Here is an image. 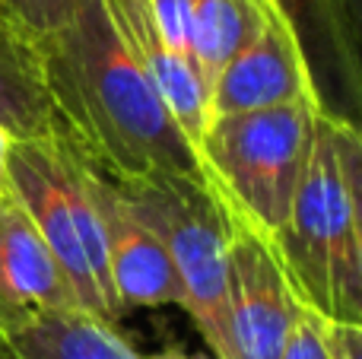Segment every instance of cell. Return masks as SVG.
<instances>
[{
	"mask_svg": "<svg viewBox=\"0 0 362 359\" xmlns=\"http://www.w3.org/2000/svg\"><path fill=\"white\" fill-rule=\"evenodd\" d=\"M54 121L115 184L146 175H200L175 121L144 67L118 38L102 0H86L76 19L38 48Z\"/></svg>",
	"mask_w": 362,
	"mask_h": 359,
	"instance_id": "6da1fadb",
	"label": "cell"
},
{
	"mask_svg": "<svg viewBox=\"0 0 362 359\" xmlns=\"http://www.w3.org/2000/svg\"><path fill=\"white\" fill-rule=\"evenodd\" d=\"M359 182V124L321 108L293 207L270 245L299 302L327 322L362 324Z\"/></svg>",
	"mask_w": 362,
	"mask_h": 359,
	"instance_id": "7a4b0ae2",
	"label": "cell"
},
{
	"mask_svg": "<svg viewBox=\"0 0 362 359\" xmlns=\"http://www.w3.org/2000/svg\"><path fill=\"white\" fill-rule=\"evenodd\" d=\"M95 178L99 172L57 124L45 137L13 140L10 146V197L48 242L76 305L118 324L124 312L108 277Z\"/></svg>",
	"mask_w": 362,
	"mask_h": 359,
	"instance_id": "3957f363",
	"label": "cell"
},
{
	"mask_svg": "<svg viewBox=\"0 0 362 359\" xmlns=\"http://www.w3.org/2000/svg\"><path fill=\"white\" fill-rule=\"evenodd\" d=\"M321 99L210 118L197 146L200 175L232 216L267 242L276 239L305 172Z\"/></svg>",
	"mask_w": 362,
	"mask_h": 359,
	"instance_id": "277c9868",
	"label": "cell"
},
{
	"mask_svg": "<svg viewBox=\"0 0 362 359\" xmlns=\"http://www.w3.org/2000/svg\"><path fill=\"white\" fill-rule=\"evenodd\" d=\"M134 213L153 229L181 286V309L219 359H232L226 293H229V210L204 175H146L118 184Z\"/></svg>",
	"mask_w": 362,
	"mask_h": 359,
	"instance_id": "5b68a950",
	"label": "cell"
},
{
	"mask_svg": "<svg viewBox=\"0 0 362 359\" xmlns=\"http://www.w3.org/2000/svg\"><path fill=\"white\" fill-rule=\"evenodd\" d=\"M229 226L226 318L232 359H280L299 315V296L293 293L274 245L238 216H232V210Z\"/></svg>",
	"mask_w": 362,
	"mask_h": 359,
	"instance_id": "8992f818",
	"label": "cell"
},
{
	"mask_svg": "<svg viewBox=\"0 0 362 359\" xmlns=\"http://www.w3.org/2000/svg\"><path fill=\"white\" fill-rule=\"evenodd\" d=\"M321 99L289 23L276 10L210 86V118ZM325 102V99H321Z\"/></svg>",
	"mask_w": 362,
	"mask_h": 359,
	"instance_id": "52a82bcc",
	"label": "cell"
},
{
	"mask_svg": "<svg viewBox=\"0 0 362 359\" xmlns=\"http://www.w3.org/2000/svg\"><path fill=\"white\" fill-rule=\"evenodd\" d=\"M95 204L105 239L108 277L121 312L131 315L137 309H169V305L181 309V286L163 242L134 213L118 184L108 182L102 172L95 178Z\"/></svg>",
	"mask_w": 362,
	"mask_h": 359,
	"instance_id": "ba28073f",
	"label": "cell"
},
{
	"mask_svg": "<svg viewBox=\"0 0 362 359\" xmlns=\"http://www.w3.org/2000/svg\"><path fill=\"white\" fill-rule=\"evenodd\" d=\"M74 305L67 273L29 213L13 197L0 201V337L42 312Z\"/></svg>",
	"mask_w": 362,
	"mask_h": 359,
	"instance_id": "9c48e42d",
	"label": "cell"
},
{
	"mask_svg": "<svg viewBox=\"0 0 362 359\" xmlns=\"http://www.w3.org/2000/svg\"><path fill=\"white\" fill-rule=\"evenodd\" d=\"M289 23L325 105L344 102L340 114L356 121L362 99L359 25L344 0H270Z\"/></svg>",
	"mask_w": 362,
	"mask_h": 359,
	"instance_id": "30bf717a",
	"label": "cell"
},
{
	"mask_svg": "<svg viewBox=\"0 0 362 359\" xmlns=\"http://www.w3.org/2000/svg\"><path fill=\"white\" fill-rule=\"evenodd\" d=\"M102 4H105L118 38L134 54V61L144 67L163 108L169 112L178 134L197 156V146L204 140L206 124H210V89L200 80L197 67L185 57L172 54L163 45V38L153 29L146 0H102Z\"/></svg>",
	"mask_w": 362,
	"mask_h": 359,
	"instance_id": "8fae6325",
	"label": "cell"
},
{
	"mask_svg": "<svg viewBox=\"0 0 362 359\" xmlns=\"http://www.w3.org/2000/svg\"><path fill=\"white\" fill-rule=\"evenodd\" d=\"M6 359H144L118 324L83 309H51L0 337Z\"/></svg>",
	"mask_w": 362,
	"mask_h": 359,
	"instance_id": "7c38bea8",
	"label": "cell"
},
{
	"mask_svg": "<svg viewBox=\"0 0 362 359\" xmlns=\"http://www.w3.org/2000/svg\"><path fill=\"white\" fill-rule=\"evenodd\" d=\"M54 124L42 57L25 38L0 23V131L10 140H32L54 131Z\"/></svg>",
	"mask_w": 362,
	"mask_h": 359,
	"instance_id": "4fadbf2b",
	"label": "cell"
},
{
	"mask_svg": "<svg viewBox=\"0 0 362 359\" xmlns=\"http://www.w3.org/2000/svg\"><path fill=\"white\" fill-rule=\"evenodd\" d=\"M191 10V57L206 89L219 70L255 38L270 16V0H187Z\"/></svg>",
	"mask_w": 362,
	"mask_h": 359,
	"instance_id": "5bb4252c",
	"label": "cell"
},
{
	"mask_svg": "<svg viewBox=\"0 0 362 359\" xmlns=\"http://www.w3.org/2000/svg\"><path fill=\"white\" fill-rule=\"evenodd\" d=\"M83 6L86 0H0V23L38 51L61 35Z\"/></svg>",
	"mask_w": 362,
	"mask_h": 359,
	"instance_id": "9a60e30c",
	"label": "cell"
},
{
	"mask_svg": "<svg viewBox=\"0 0 362 359\" xmlns=\"http://www.w3.org/2000/svg\"><path fill=\"white\" fill-rule=\"evenodd\" d=\"M280 359H327L318 315H315L312 309H305L302 302H299V315H296V322H293V331H289Z\"/></svg>",
	"mask_w": 362,
	"mask_h": 359,
	"instance_id": "2e32d148",
	"label": "cell"
},
{
	"mask_svg": "<svg viewBox=\"0 0 362 359\" xmlns=\"http://www.w3.org/2000/svg\"><path fill=\"white\" fill-rule=\"evenodd\" d=\"M321 322V341L327 359H362V324L350 322Z\"/></svg>",
	"mask_w": 362,
	"mask_h": 359,
	"instance_id": "e0dca14e",
	"label": "cell"
},
{
	"mask_svg": "<svg viewBox=\"0 0 362 359\" xmlns=\"http://www.w3.org/2000/svg\"><path fill=\"white\" fill-rule=\"evenodd\" d=\"M10 146L13 140L0 131V201L10 197Z\"/></svg>",
	"mask_w": 362,
	"mask_h": 359,
	"instance_id": "ac0fdd59",
	"label": "cell"
},
{
	"mask_svg": "<svg viewBox=\"0 0 362 359\" xmlns=\"http://www.w3.org/2000/svg\"><path fill=\"white\" fill-rule=\"evenodd\" d=\"M144 359H219V356H213L210 350H206V353H197V350H187V347H181V343H169V347L156 350V353H150Z\"/></svg>",
	"mask_w": 362,
	"mask_h": 359,
	"instance_id": "d6986e66",
	"label": "cell"
},
{
	"mask_svg": "<svg viewBox=\"0 0 362 359\" xmlns=\"http://www.w3.org/2000/svg\"><path fill=\"white\" fill-rule=\"evenodd\" d=\"M344 4H346V10L353 13V19L362 23V0H344Z\"/></svg>",
	"mask_w": 362,
	"mask_h": 359,
	"instance_id": "ffe728a7",
	"label": "cell"
},
{
	"mask_svg": "<svg viewBox=\"0 0 362 359\" xmlns=\"http://www.w3.org/2000/svg\"><path fill=\"white\" fill-rule=\"evenodd\" d=\"M6 356V350H4V343H0V359H4Z\"/></svg>",
	"mask_w": 362,
	"mask_h": 359,
	"instance_id": "44dd1931",
	"label": "cell"
},
{
	"mask_svg": "<svg viewBox=\"0 0 362 359\" xmlns=\"http://www.w3.org/2000/svg\"><path fill=\"white\" fill-rule=\"evenodd\" d=\"M4 359H6V356H4Z\"/></svg>",
	"mask_w": 362,
	"mask_h": 359,
	"instance_id": "7402d4cb",
	"label": "cell"
}]
</instances>
